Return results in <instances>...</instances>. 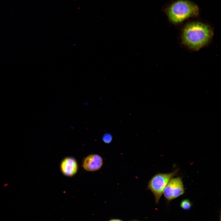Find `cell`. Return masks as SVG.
<instances>
[{
	"instance_id": "1",
	"label": "cell",
	"mask_w": 221,
	"mask_h": 221,
	"mask_svg": "<svg viewBox=\"0 0 221 221\" xmlns=\"http://www.w3.org/2000/svg\"><path fill=\"white\" fill-rule=\"evenodd\" d=\"M213 34L208 25L199 22H192L184 27L182 34V41L189 48L197 50L208 43Z\"/></svg>"
},
{
	"instance_id": "2",
	"label": "cell",
	"mask_w": 221,
	"mask_h": 221,
	"mask_svg": "<svg viewBox=\"0 0 221 221\" xmlns=\"http://www.w3.org/2000/svg\"><path fill=\"white\" fill-rule=\"evenodd\" d=\"M166 13L169 21L174 24L180 23L199 14L198 6L193 2L186 0H179L170 5Z\"/></svg>"
},
{
	"instance_id": "3",
	"label": "cell",
	"mask_w": 221,
	"mask_h": 221,
	"mask_svg": "<svg viewBox=\"0 0 221 221\" xmlns=\"http://www.w3.org/2000/svg\"><path fill=\"white\" fill-rule=\"evenodd\" d=\"M178 170L176 169L169 173H158L149 180L147 188L153 194L157 204L158 203L165 187L170 180L176 175Z\"/></svg>"
},
{
	"instance_id": "4",
	"label": "cell",
	"mask_w": 221,
	"mask_h": 221,
	"mask_svg": "<svg viewBox=\"0 0 221 221\" xmlns=\"http://www.w3.org/2000/svg\"><path fill=\"white\" fill-rule=\"evenodd\" d=\"M184 192L182 178L173 177L165 187L163 194L167 200L170 201L183 195Z\"/></svg>"
},
{
	"instance_id": "5",
	"label": "cell",
	"mask_w": 221,
	"mask_h": 221,
	"mask_svg": "<svg viewBox=\"0 0 221 221\" xmlns=\"http://www.w3.org/2000/svg\"><path fill=\"white\" fill-rule=\"evenodd\" d=\"M103 159L97 154H90L86 157L83 162V168L89 172H94L100 169L103 165Z\"/></svg>"
},
{
	"instance_id": "6",
	"label": "cell",
	"mask_w": 221,
	"mask_h": 221,
	"mask_svg": "<svg viewBox=\"0 0 221 221\" xmlns=\"http://www.w3.org/2000/svg\"><path fill=\"white\" fill-rule=\"evenodd\" d=\"M78 166L76 160L73 157H68L64 158L60 164L62 173L68 177H72L77 172Z\"/></svg>"
},
{
	"instance_id": "7",
	"label": "cell",
	"mask_w": 221,
	"mask_h": 221,
	"mask_svg": "<svg viewBox=\"0 0 221 221\" xmlns=\"http://www.w3.org/2000/svg\"><path fill=\"white\" fill-rule=\"evenodd\" d=\"M180 206L184 210H189L192 207V203L188 199H184L180 202Z\"/></svg>"
},
{
	"instance_id": "8",
	"label": "cell",
	"mask_w": 221,
	"mask_h": 221,
	"mask_svg": "<svg viewBox=\"0 0 221 221\" xmlns=\"http://www.w3.org/2000/svg\"><path fill=\"white\" fill-rule=\"evenodd\" d=\"M102 140L104 143L109 144L112 140V136L110 134H105L103 135Z\"/></svg>"
},
{
	"instance_id": "9",
	"label": "cell",
	"mask_w": 221,
	"mask_h": 221,
	"mask_svg": "<svg viewBox=\"0 0 221 221\" xmlns=\"http://www.w3.org/2000/svg\"><path fill=\"white\" fill-rule=\"evenodd\" d=\"M108 221H123L122 220L118 219H112Z\"/></svg>"
},
{
	"instance_id": "10",
	"label": "cell",
	"mask_w": 221,
	"mask_h": 221,
	"mask_svg": "<svg viewBox=\"0 0 221 221\" xmlns=\"http://www.w3.org/2000/svg\"><path fill=\"white\" fill-rule=\"evenodd\" d=\"M130 221H139L136 220H133Z\"/></svg>"
}]
</instances>
